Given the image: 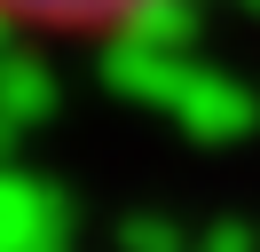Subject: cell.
Returning <instances> with one entry per match:
<instances>
[{"label":"cell","mask_w":260,"mask_h":252,"mask_svg":"<svg viewBox=\"0 0 260 252\" xmlns=\"http://www.w3.org/2000/svg\"><path fill=\"white\" fill-rule=\"evenodd\" d=\"M150 8H166V0H0V24L8 32H79V40H95V32H118Z\"/></svg>","instance_id":"cell-1"}]
</instances>
